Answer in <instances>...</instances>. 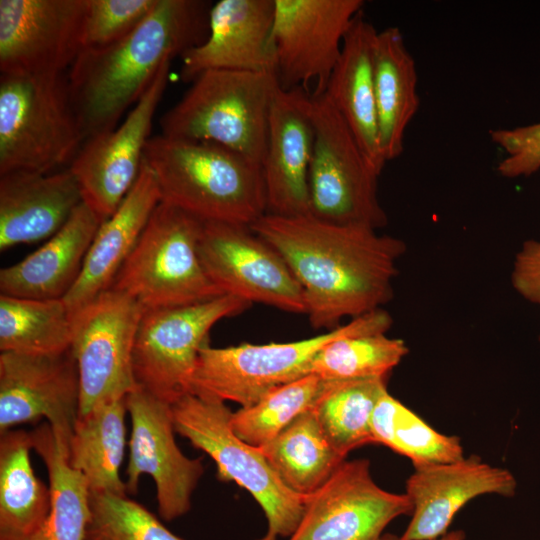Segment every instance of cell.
<instances>
[{
	"label": "cell",
	"mask_w": 540,
	"mask_h": 540,
	"mask_svg": "<svg viewBox=\"0 0 540 540\" xmlns=\"http://www.w3.org/2000/svg\"><path fill=\"white\" fill-rule=\"evenodd\" d=\"M411 512L405 493L375 483L368 460H345L305 497L302 518L288 540H379L390 522Z\"/></svg>",
	"instance_id": "cell-15"
},
{
	"label": "cell",
	"mask_w": 540,
	"mask_h": 540,
	"mask_svg": "<svg viewBox=\"0 0 540 540\" xmlns=\"http://www.w3.org/2000/svg\"><path fill=\"white\" fill-rule=\"evenodd\" d=\"M144 160L161 201L202 221L250 226L267 212L262 165L223 145L151 137Z\"/></svg>",
	"instance_id": "cell-3"
},
{
	"label": "cell",
	"mask_w": 540,
	"mask_h": 540,
	"mask_svg": "<svg viewBox=\"0 0 540 540\" xmlns=\"http://www.w3.org/2000/svg\"><path fill=\"white\" fill-rule=\"evenodd\" d=\"M492 142L506 153L497 166L506 178L529 176L540 169V123L489 132Z\"/></svg>",
	"instance_id": "cell-38"
},
{
	"label": "cell",
	"mask_w": 540,
	"mask_h": 540,
	"mask_svg": "<svg viewBox=\"0 0 540 540\" xmlns=\"http://www.w3.org/2000/svg\"><path fill=\"white\" fill-rule=\"evenodd\" d=\"M272 43L276 77L282 89L314 83L325 92L362 0H274Z\"/></svg>",
	"instance_id": "cell-13"
},
{
	"label": "cell",
	"mask_w": 540,
	"mask_h": 540,
	"mask_svg": "<svg viewBox=\"0 0 540 540\" xmlns=\"http://www.w3.org/2000/svg\"><path fill=\"white\" fill-rule=\"evenodd\" d=\"M517 482L504 468L472 455L461 460L414 467L406 481L411 520L400 540H432L445 533L455 515L470 500L486 494L511 497Z\"/></svg>",
	"instance_id": "cell-20"
},
{
	"label": "cell",
	"mask_w": 540,
	"mask_h": 540,
	"mask_svg": "<svg viewBox=\"0 0 540 540\" xmlns=\"http://www.w3.org/2000/svg\"><path fill=\"white\" fill-rule=\"evenodd\" d=\"M143 307L108 289L73 315L72 350L80 379L78 417L124 398L137 385L132 350Z\"/></svg>",
	"instance_id": "cell-11"
},
{
	"label": "cell",
	"mask_w": 540,
	"mask_h": 540,
	"mask_svg": "<svg viewBox=\"0 0 540 540\" xmlns=\"http://www.w3.org/2000/svg\"><path fill=\"white\" fill-rule=\"evenodd\" d=\"M83 202L79 183L65 170L0 175V250L50 238Z\"/></svg>",
	"instance_id": "cell-23"
},
{
	"label": "cell",
	"mask_w": 540,
	"mask_h": 540,
	"mask_svg": "<svg viewBox=\"0 0 540 540\" xmlns=\"http://www.w3.org/2000/svg\"><path fill=\"white\" fill-rule=\"evenodd\" d=\"M170 66L168 62L160 69L121 124L85 140L70 163L83 202L102 222L115 212L139 175Z\"/></svg>",
	"instance_id": "cell-14"
},
{
	"label": "cell",
	"mask_w": 540,
	"mask_h": 540,
	"mask_svg": "<svg viewBox=\"0 0 540 540\" xmlns=\"http://www.w3.org/2000/svg\"><path fill=\"white\" fill-rule=\"evenodd\" d=\"M90 508L84 540H182L127 496L90 492Z\"/></svg>",
	"instance_id": "cell-36"
},
{
	"label": "cell",
	"mask_w": 540,
	"mask_h": 540,
	"mask_svg": "<svg viewBox=\"0 0 540 540\" xmlns=\"http://www.w3.org/2000/svg\"><path fill=\"white\" fill-rule=\"evenodd\" d=\"M79 402V371L72 347L53 354L1 352L0 434L46 418L68 450Z\"/></svg>",
	"instance_id": "cell-18"
},
{
	"label": "cell",
	"mask_w": 540,
	"mask_h": 540,
	"mask_svg": "<svg viewBox=\"0 0 540 540\" xmlns=\"http://www.w3.org/2000/svg\"><path fill=\"white\" fill-rule=\"evenodd\" d=\"M379 540H400V539L394 534L385 533L380 537ZM432 540H465V533L462 530H453Z\"/></svg>",
	"instance_id": "cell-40"
},
{
	"label": "cell",
	"mask_w": 540,
	"mask_h": 540,
	"mask_svg": "<svg viewBox=\"0 0 540 540\" xmlns=\"http://www.w3.org/2000/svg\"><path fill=\"white\" fill-rule=\"evenodd\" d=\"M377 33L362 11L356 15L324 93L380 175L386 161L380 147L375 99L373 55Z\"/></svg>",
	"instance_id": "cell-25"
},
{
	"label": "cell",
	"mask_w": 540,
	"mask_h": 540,
	"mask_svg": "<svg viewBox=\"0 0 540 540\" xmlns=\"http://www.w3.org/2000/svg\"><path fill=\"white\" fill-rule=\"evenodd\" d=\"M73 341V317L63 299L0 294V351L53 354Z\"/></svg>",
	"instance_id": "cell-31"
},
{
	"label": "cell",
	"mask_w": 540,
	"mask_h": 540,
	"mask_svg": "<svg viewBox=\"0 0 540 540\" xmlns=\"http://www.w3.org/2000/svg\"><path fill=\"white\" fill-rule=\"evenodd\" d=\"M391 326L392 317L379 308L298 341L225 348L206 345L199 352L189 392L248 407L270 390L308 375L313 358L330 341L350 333H386Z\"/></svg>",
	"instance_id": "cell-8"
},
{
	"label": "cell",
	"mask_w": 540,
	"mask_h": 540,
	"mask_svg": "<svg viewBox=\"0 0 540 540\" xmlns=\"http://www.w3.org/2000/svg\"><path fill=\"white\" fill-rule=\"evenodd\" d=\"M157 3L158 0H86L82 50L102 48L125 38Z\"/></svg>",
	"instance_id": "cell-37"
},
{
	"label": "cell",
	"mask_w": 540,
	"mask_h": 540,
	"mask_svg": "<svg viewBox=\"0 0 540 540\" xmlns=\"http://www.w3.org/2000/svg\"><path fill=\"white\" fill-rule=\"evenodd\" d=\"M326 385L327 381L308 374L278 386L254 404L232 412V429L246 443L260 447L313 409Z\"/></svg>",
	"instance_id": "cell-35"
},
{
	"label": "cell",
	"mask_w": 540,
	"mask_h": 540,
	"mask_svg": "<svg viewBox=\"0 0 540 540\" xmlns=\"http://www.w3.org/2000/svg\"><path fill=\"white\" fill-rule=\"evenodd\" d=\"M160 201L156 177L143 158L134 185L115 212L99 226L80 276L63 298L72 317L110 289Z\"/></svg>",
	"instance_id": "cell-22"
},
{
	"label": "cell",
	"mask_w": 540,
	"mask_h": 540,
	"mask_svg": "<svg viewBox=\"0 0 540 540\" xmlns=\"http://www.w3.org/2000/svg\"><path fill=\"white\" fill-rule=\"evenodd\" d=\"M314 144L311 94L277 88L269 115L262 172L267 212L300 216L310 212L309 168Z\"/></svg>",
	"instance_id": "cell-19"
},
{
	"label": "cell",
	"mask_w": 540,
	"mask_h": 540,
	"mask_svg": "<svg viewBox=\"0 0 540 540\" xmlns=\"http://www.w3.org/2000/svg\"><path fill=\"white\" fill-rule=\"evenodd\" d=\"M408 353L405 342L386 333H350L315 355L308 374L324 381L386 378Z\"/></svg>",
	"instance_id": "cell-34"
},
{
	"label": "cell",
	"mask_w": 540,
	"mask_h": 540,
	"mask_svg": "<svg viewBox=\"0 0 540 540\" xmlns=\"http://www.w3.org/2000/svg\"><path fill=\"white\" fill-rule=\"evenodd\" d=\"M314 144L309 168V214L326 222L374 230L387 224L378 176L325 93L311 94Z\"/></svg>",
	"instance_id": "cell-9"
},
{
	"label": "cell",
	"mask_w": 540,
	"mask_h": 540,
	"mask_svg": "<svg viewBox=\"0 0 540 540\" xmlns=\"http://www.w3.org/2000/svg\"><path fill=\"white\" fill-rule=\"evenodd\" d=\"M511 280L520 295L540 305V242L524 243L516 255Z\"/></svg>",
	"instance_id": "cell-39"
},
{
	"label": "cell",
	"mask_w": 540,
	"mask_h": 540,
	"mask_svg": "<svg viewBox=\"0 0 540 540\" xmlns=\"http://www.w3.org/2000/svg\"><path fill=\"white\" fill-rule=\"evenodd\" d=\"M251 304L231 295L173 307L146 309L132 350L137 387L169 404L189 392L200 350L220 320L240 314Z\"/></svg>",
	"instance_id": "cell-10"
},
{
	"label": "cell",
	"mask_w": 540,
	"mask_h": 540,
	"mask_svg": "<svg viewBox=\"0 0 540 540\" xmlns=\"http://www.w3.org/2000/svg\"><path fill=\"white\" fill-rule=\"evenodd\" d=\"M203 222L160 201L110 289L130 296L144 310L224 295L207 275L200 258Z\"/></svg>",
	"instance_id": "cell-7"
},
{
	"label": "cell",
	"mask_w": 540,
	"mask_h": 540,
	"mask_svg": "<svg viewBox=\"0 0 540 540\" xmlns=\"http://www.w3.org/2000/svg\"><path fill=\"white\" fill-rule=\"evenodd\" d=\"M125 397L103 404L78 417L70 439V466L88 481L90 492L127 496L120 477L126 446Z\"/></svg>",
	"instance_id": "cell-28"
},
{
	"label": "cell",
	"mask_w": 540,
	"mask_h": 540,
	"mask_svg": "<svg viewBox=\"0 0 540 540\" xmlns=\"http://www.w3.org/2000/svg\"><path fill=\"white\" fill-rule=\"evenodd\" d=\"M83 143L65 74H1L0 175L54 172Z\"/></svg>",
	"instance_id": "cell-5"
},
{
	"label": "cell",
	"mask_w": 540,
	"mask_h": 540,
	"mask_svg": "<svg viewBox=\"0 0 540 540\" xmlns=\"http://www.w3.org/2000/svg\"><path fill=\"white\" fill-rule=\"evenodd\" d=\"M257 448L281 481L303 497L319 489L346 458L330 443L312 409Z\"/></svg>",
	"instance_id": "cell-29"
},
{
	"label": "cell",
	"mask_w": 540,
	"mask_h": 540,
	"mask_svg": "<svg viewBox=\"0 0 540 540\" xmlns=\"http://www.w3.org/2000/svg\"><path fill=\"white\" fill-rule=\"evenodd\" d=\"M373 64L379 141L387 162L402 154L406 128L420 104L415 60L398 27L377 33Z\"/></svg>",
	"instance_id": "cell-26"
},
{
	"label": "cell",
	"mask_w": 540,
	"mask_h": 540,
	"mask_svg": "<svg viewBox=\"0 0 540 540\" xmlns=\"http://www.w3.org/2000/svg\"><path fill=\"white\" fill-rule=\"evenodd\" d=\"M274 0H219L209 11L206 39L185 52L180 78L192 82L209 70L276 75L272 43Z\"/></svg>",
	"instance_id": "cell-21"
},
{
	"label": "cell",
	"mask_w": 540,
	"mask_h": 540,
	"mask_svg": "<svg viewBox=\"0 0 540 540\" xmlns=\"http://www.w3.org/2000/svg\"><path fill=\"white\" fill-rule=\"evenodd\" d=\"M30 450V432L1 433L0 540H33L49 515L50 489L35 475Z\"/></svg>",
	"instance_id": "cell-27"
},
{
	"label": "cell",
	"mask_w": 540,
	"mask_h": 540,
	"mask_svg": "<svg viewBox=\"0 0 540 540\" xmlns=\"http://www.w3.org/2000/svg\"><path fill=\"white\" fill-rule=\"evenodd\" d=\"M32 449L48 472L51 506L33 540H84L91 516L90 488L85 476L72 468L67 447L44 423L30 432Z\"/></svg>",
	"instance_id": "cell-30"
},
{
	"label": "cell",
	"mask_w": 540,
	"mask_h": 540,
	"mask_svg": "<svg viewBox=\"0 0 540 540\" xmlns=\"http://www.w3.org/2000/svg\"><path fill=\"white\" fill-rule=\"evenodd\" d=\"M250 228L289 265L300 283L306 314L316 328H336L391 300L405 243L377 230L341 225L310 214H264Z\"/></svg>",
	"instance_id": "cell-1"
},
{
	"label": "cell",
	"mask_w": 540,
	"mask_h": 540,
	"mask_svg": "<svg viewBox=\"0 0 540 540\" xmlns=\"http://www.w3.org/2000/svg\"><path fill=\"white\" fill-rule=\"evenodd\" d=\"M85 9L86 0H1V74H65L82 50Z\"/></svg>",
	"instance_id": "cell-17"
},
{
	"label": "cell",
	"mask_w": 540,
	"mask_h": 540,
	"mask_svg": "<svg viewBox=\"0 0 540 540\" xmlns=\"http://www.w3.org/2000/svg\"><path fill=\"white\" fill-rule=\"evenodd\" d=\"M371 432L373 443L382 444L409 458L414 467L464 458L458 437L436 431L387 390L373 411Z\"/></svg>",
	"instance_id": "cell-32"
},
{
	"label": "cell",
	"mask_w": 540,
	"mask_h": 540,
	"mask_svg": "<svg viewBox=\"0 0 540 540\" xmlns=\"http://www.w3.org/2000/svg\"><path fill=\"white\" fill-rule=\"evenodd\" d=\"M102 220L84 202L32 254L0 271V292L31 299H63L80 276Z\"/></svg>",
	"instance_id": "cell-24"
},
{
	"label": "cell",
	"mask_w": 540,
	"mask_h": 540,
	"mask_svg": "<svg viewBox=\"0 0 540 540\" xmlns=\"http://www.w3.org/2000/svg\"><path fill=\"white\" fill-rule=\"evenodd\" d=\"M132 430L126 468L127 492L135 494L143 474L152 477L160 517L175 520L189 512L204 473L201 458L185 456L176 444L171 404L136 387L125 397Z\"/></svg>",
	"instance_id": "cell-16"
},
{
	"label": "cell",
	"mask_w": 540,
	"mask_h": 540,
	"mask_svg": "<svg viewBox=\"0 0 540 540\" xmlns=\"http://www.w3.org/2000/svg\"><path fill=\"white\" fill-rule=\"evenodd\" d=\"M273 73L209 70L160 119L167 137L214 142L262 165L273 96Z\"/></svg>",
	"instance_id": "cell-4"
},
{
	"label": "cell",
	"mask_w": 540,
	"mask_h": 540,
	"mask_svg": "<svg viewBox=\"0 0 540 540\" xmlns=\"http://www.w3.org/2000/svg\"><path fill=\"white\" fill-rule=\"evenodd\" d=\"M211 6L202 0H158L128 36L79 53L67 80L84 141L115 128L166 63L206 39Z\"/></svg>",
	"instance_id": "cell-2"
},
{
	"label": "cell",
	"mask_w": 540,
	"mask_h": 540,
	"mask_svg": "<svg viewBox=\"0 0 540 540\" xmlns=\"http://www.w3.org/2000/svg\"><path fill=\"white\" fill-rule=\"evenodd\" d=\"M386 390V378L327 381L312 410L330 443L343 456L373 443L372 414Z\"/></svg>",
	"instance_id": "cell-33"
},
{
	"label": "cell",
	"mask_w": 540,
	"mask_h": 540,
	"mask_svg": "<svg viewBox=\"0 0 540 540\" xmlns=\"http://www.w3.org/2000/svg\"><path fill=\"white\" fill-rule=\"evenodd\" d=\"M199 254L207 275L223 294L306 314L302 287L289 265L250 226L204 221Z\"/></svg>",
	"instance_id": "cell-12"
},
{
	"label": "cell",
	"mask_w": 540,
	"mask_h": 540,
	"mask_svg": "<svg viewBox=\"0 0 540 540\" xmlns=\"http://www.w3.org/2000/svg\"><path fill=\"white\" fill-rule=\"evenodd\" d=\"M171 412L176 433L213 459L218 478L247 490L262 508L267 531L256 540L289 538L302 518L305 497L281 481L257 447L235 434L225 402L188 392L171 403Z\"/></svg>",
	"instance_id": "cell-6"
}]
</instances>
